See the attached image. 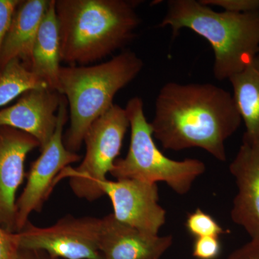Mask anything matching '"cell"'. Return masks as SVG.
<instances>
[{
    "instance_id": "cell-13",
    "label": "cell",
    "mask_w": 259,
    "mask_h": 259,
    "mask_svg": "<svg viewBox=\"0 0 259 259\" xmlns=\"http://www.w3.org/2000/svg\"><path fill=\"white\" fill-rule=\"evenodd\" d=\"M238 193L231 215L251 239L259 238V146L243 142L229 166Z\"/></svg>"
},
{
    "instance_id": "cell-15",
    "label": "cell",
    "mask_w": 259,
    "mask_h": 259,
    "mask_svg": "<svg viewBox=\"0 0 259 259\" xmlns=\"http://www.w3.org/2000/svg\"><path fill=\"white\" fill-rule=\"evenodd\" d=\"M60 50L55 0H50L34 44L30 69L45 81L50 90L56 92L61 67Z\"/></svg>"
},
{
    "instance_id": "cell-6",
    "label": "cell",
    "mask_w": 259,
    "mask_h": 259,
    "mask_svg": "<svg viewBox=\"0 0 259 259\" xmlns=\"http://www.w3.org/2000/svg\"><path fill=\"white\" fill-rule=\"evenodd\" d=\"M130 127L125 108L113 105L90 126L84 136L86 154L79 166H68L59 174L56 185L69 178L75 195L90 202L104 195L100 183L107 180L120 155L124 138Z\"/></svg>"
},
{
    "instance_id": "cell-7",
    "label": "cell",
    "mask_w": 259,
    "mask_h": 259,
    "mask_svg": "<svg viewBox=\"0 0 259 259\" xmlns=\"http://www.w3.org/2000/svg\"><path fill=\"white\" fill-rule=\"evenodd\" d=\"M102 218L68 214L55 224L38 227L30 221L15 233L19 248L41 250L59 259H103L100 250Z\"/></svg>"
},
{
    "instance_id": "cell-11",
    "label": "cell",
    "mask_w": 259,
    "mask_h": 259,
    "mask_svg": "<svg viewBox=\"0 0 259 259\" xmlns=\"http://www.w3.org/2000/svg\"><path fill=\"white\" fill-rule=\"evenodd\" d=\"M62 95L50 89H35L12 106L0 110V126L23 131L45 147L55 132Z\"/></svg>"
},
{
    "instance_id": "cell-2",
    "label": "cell",
    "mask_w": 259,
    "mask_h": 259,
    "mask_svg": "<svg viewBox=\"0 0 259 259\" xmlns=\"http://www.w3.org/2000/svg\"><path fill=\"white\" fill-rule=\"evenodd\" d=\"M131 0H55L61 60L84 66L132 41L141 23Z\"/></svg>"
},
{
    "instance_id": "cell-9",
    "label": "cell",
    "mask_w": 259,
    "mask_h": 259,
    "mask_svg": "<svg viewBox=\"0 0 259 259\" xmlns=\"http://www.w3.org/2000/svg\"><path fill=\"white\" fill-rule=\"evenodd\" d=\"M100 188L111 200L117 221L150 234L158 235L166 221V211L160 205L157 184L131 179L107 180Z\"/></svg>"
},
{
    "instance_id": "cell-8",
    "label": "cell",
    "mask_w": 259,
    "mask_h": 259,
    "mask_svg": "<svg viewBox=\"0 0 259 259\" xmlns=\"http://www.w3.org/2000/svg\"><path fill=\"white\" fill-rule=\"evenodd\" d=\"M68 120V103L62 97L55 132L49 144L41 150L39 157L32 162L25 188L16 201V233L23 229L29 216L40 212L56 185V179L61 171L81 160L77 153L65 146L64 127Z\"/></svg>"
},
{
    "instance_id": "cell-24",
    "label": "cell",
    "mask_w": 259,
    "mask_h": 259,
    "mask_svg": "<svg viewBox=\"0 0 259 259\" xmlns=\"http://www.w3.org/2000/svg\"><path fill=\"white\" fill-rule=\"evenodd\" d=\"M16 259H59L54 258L41 250L23 249L20 248L18 250Z\"/></svg>"
},
{
    "instance_id": "cell-10",
    "label": "cell",
    "mask_w": 259,
    "mask_h": 259,
    "mask_svg": "<svg viewBox=\"0 0 259 259\" xmlns=\"http://www.w3.org/2000/svg\"><path fill=\"white\" fill-rule=\"evenodd\" d=\"M37 148L30 135L0 126V226L10 233H16V194L25 177V159Z\"/></svg>"
},
{
    "instance_id": "cell-5",
    "label": "cell",
    "mask_w": 259,
    "mask_h": 259,
    "mask_svg": "<svg viewBox=\"0 0 259 259\" xmlns=\"http://www.w3.org/2000/svg\"><path fill=\"white\" fill-rule=\"evenodd\" d=\"M125 109L131 128L129 149L125 157L116 160L110 175L116 180L164 182L177 194L188 193L194 182L205 171V164L197 158L171 159L160 151L141 97H133Z\"/></svg>"
},
{
    "instance_id": "cell-12",
    "label": "cell",
    "mask_w": 259,
    "mask_h": 259,
    "mask_svg": "<svg viewBox=\"0 0 259 259\" xmlns=\"http://www.w3.org/2000/svg\"><path fill=\"white\" fill-rule=\"evenodd\" d=\"M171 236L145 233L111 214L102 218L100 250L103 259H161L173 244Z\"/></svg>"
},
{
    "instance_id": "cell-19",
    "label": "cell",
    "mask_w": 259,
    "mask_h": 259,
    "mask_svg": "<svg viewBox=\"0 0 259 259\" xmlns=\"http://www.w3.org/2000/svg\"><path fill=\"white\" fill-rule=\"evenodd\" d=\"M222 252V244L218 237L194 238L192 255L196 259H217Z\"/></svg>"
},
{
    "instance_id": "cell-21",
    "label": "cell",
    "mask_w": 259,
    "mask_h": 259,
    "mask_svg": "<svg viewBox=\"0 0 259 259\" xmlns=\"http://www.w3.org/2000/svg\"><path fill=\"white\" fill-rule=\"evenodd\" d=\"M21 0H0V55L15 10Z\"/></svg>"
},
{
    "instance_id": "cell-20",
    "label": "cell",
    "mask_w": 259,
    "mask_h": 259,
    "mask_svg": "<svg viewBox=\"0 0 259 259\" xmlns=\"http://www.w3.org/2000/svg\"><path fill=\"white\" fill-rule=\"evenodd\" d=\"M207 6L222 8L231 13H250L259 12V0H199Z\"/></svg>"
},
{
    "instance_id": "cell-1",
    "label": "cell",
    "mask_w": 259,
    "mask_h": 259,
    "mask_svg": "<svg viewBox=\"0 0 259 259\" xmlns=\"http://www.w3.org/2000/svg\"><path fill=\"white\" fill-rule=\"evenodd\" d=\"M242 122L233 95L211 83H165L150 122L165 150L203 149L226 161V142Z\"/></svg>"
},
{
    "instance_id": "cell-23",
    "label": "cell",
    "mask_w": 259,
    "mask_h": 259,
    "mask_svg": "<svg viewBox=\"0 0 259 259\" xmlns=\"http://www.w3.org/2000/svg\"><path fill=\"white\" fill-rule=\"evenodd\" d=\"M227 259H259V238L250 240L232 252Z\"/></svg>"
},
{
    "instance_id": "cell-22",
    "label": "cell",
    "mask_w": 259,
    "mask_h": 259,
    "mask_svg": "<svg viewBox=\"0 0 259 259\" xmlns=\"http://www.w3.org/2000/svg\"><path fill=\"white\" fill-rule=\"evenodd\" d=\"M19 249L15 233L7 231L0 226V259H16Z\"/></svg>"
},
{
    "instance_id": "cell-14",
    "label": "cell",
    "mask_w": 259,
    "mask_h": 259,
    "mask_svg": "<svg viewBox=\"0 0 259 259\" xmlns=\"http://www.w3.org/2000/svg\"><path fill=\"white\" fill-rule=\"evenodd\" d=\"M49 3L50 0H21L2 49L0 71L15 59L30 69L34 44Z\"/></svg>"
},
{
    "instance_id": "cell-3",
    "label": "cell",
    "mask_w": 259,
    "mask_h": 259,
    "mask_svg": "<svg viewBox=\"0 0 259 259\" xmlns=\"http://www.w3.org/2000/svg\"><path fill=\"white\" fill-rule=\"evenodd\" d=\"M159 27H169L174 37L183 28L207 40L214 52L213 74L229 79L259 54V12H217L196 0H170Z\"/></svg>"
},
{
    "instance_id": "cell-16",
    "label": "cell",
    "mask_w": 259,
    "mask_h": 259,
    "mask_svg": "<svg viewBox=\"0 0 259 259\" xmlns=\"http://www.w3.org/2000/svg\"><path fill=\"white\" fill-rule=\"evenodd\" d=\"M233 98L244 122L243 142L259 146V54L229 79Z\"/></svg>"
},
{
    "instance_id": "cell-4",
    "label": "cell",
    "mask_w": 259,
    "mask_h": 259,
    "mask_svg": "<svg viewBox=\"0 0 259 259\" xmlns=\"http://www.w3.org/2000/svg\"><path fill=\"white\" fill-rule=\"evenodd\" d=\"M144 66L136 53L125 51L93 66H61L57 92L69 105L70 126L64 136L68 150L81 149L90 126L114 105L117 93L137 77Z\"/></svg>"
},
{
    "instance_id": "cell-18",
    "label": "cell",
    "mask_w": 259,
    "mask_h": 259,
    "mask_svg": "<svg viewBox=\"0 0 259 259\" xmlns=\"http://www.w3.org/2000/svg\"><path fill=\"white\" fill-rule=\"evenodd\" d=\"M185 227L194 238L207 236L220 238L228 233L212 215L199 208L188 214Z\"/></svg>"
},
{
    "instance_id": "cell-17",
    "label": "cell",
    "mask_w": 259,
    "mask_h": 259,
    "mask_svg": "<svg viewBox=\"0 0 259 259\" xmlns=\"http://www.w3.org/2000/svg\"><path fill=\"white\" fill-rule=\"evenodd\" d=\"M35 89L49 88L23 62L18 59L10 61L0 71V107Z\"/></svg>"
}]
</instances>
